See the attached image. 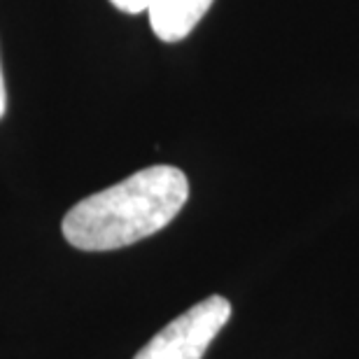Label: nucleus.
<instances>
[{"label": "nucleus", "instance_id": "nucleus-3", "mask_svg": "<svg viewBox=\"0 0 359 359\" xmlns=\"http://www.w3.org/2000/svg\"><path fill=\"white\" fill-rule=\"evenodd\" d=\"M215 0H152L147 7L149 26L163 42H180L189 35Z\"/></svg>", "mask_w": 359, "mask_h": 359}, {"label": "nucleus", "instance_id": "nucleus-1", "mask_svg": "<svg viewBox=\"0 0 359 359\" xmlns=\"http://www.w3.org/2000/svg\"><path fill=\"white\" fill-rule=\"evenodd\" d=\"M189 180L175 166H149L75 203L63 217V238L84 252H107L149 238L177 217Z\"/></svg>", "mask_w": 359, "mask_h": 359}, {"label": "nucleus", "instance_id": "nucleus-5", "mask_svg": "<svg viewBox=\"0 0 359 359\" xmlns=\"http://www.w3.org/2000/svg\"><path fill=\"white\" fill-rule=\"evenodd\" d=\"M7 110V91H5V77H3V66H0V119L5 117Z\"/></svg>", "mask_w": 359, "mask_h": 359}, {"label": "nucleus", "instance_id": "nucleus-4", "mask_svg": "<svg viewBox=\"0 0 359 359\" xmlns=\"http://www.w3.org/2000/svg\"><path fill=\"white\" fill-rule=\"evenodd\" d=\"M110 3L126 14H140V12H147L152 0H110Z\"/></svg>", "mask_w": 359, "mask_h": 359}, {"label": "nucleus", "instance_id": "nucleus-2", "mask_svg": "<svg viewBox=\"0 0 359 359\" xmlns=\"http://www.w3.org/2000/svg\"><path fill=\"white\" fill-rule=\"evenodd\" d=\"M231 318L224 297H208L161 329L133 359H203L210 343Z\"/></svg>", "mask_w": 359, "mask_h": 359}]
</instances>
